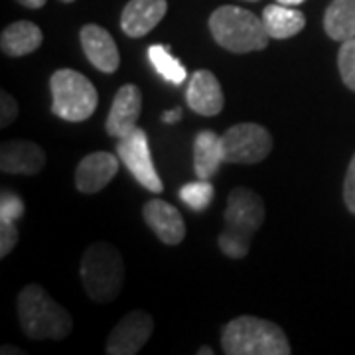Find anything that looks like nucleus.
<instances>
[{
	"label": "nucleus",
	"mask_w": 355,
	"mask_h": 355,
	"mask_svg": "<svg viewBox=\"0 0 355 355\" xmlns=\"http://www.w3.org/2000/svg\"><path fill=\"white\" fill-rule=\"evenodd\" d=\"M225 229L219 233V249L229 259H245L251 249L254 233L263 227L265 203L249 188H235L229 193L225 207Z\"/></svg>",
	"instance_id": "1"
},
{
	"label": "nucleus",
	"mask_w": 355,
	"mask_h": 355,
	"mask_svg": "<svg viewBox=\"0 0 355 355\" xmlns=\"http://www.w3.org/2000/svg\"><path fill=\"white\" fill-rule=\"evenodd\" d=\"M18 320L26 338L40 340H65L73 320L64 306L58 304L40 284H28L18 294Z\"/></svg>",
	"instance_id": "2"
},
{
	"label": "nucleus",
	"mask_w": 355,
	"mask_h": 355,
	"mask_svg": "<svg viewBox=\"0 0 355 355\" xmlns=\"http://www.w3.org/2000/svg\"><path fill=\"white\" fill-rule=\"evenodd\" d=\"M221 347L227 355H291L284 330L275 322L257 316H237L221 334Z\"/></svg>",
	"instance_id": "3"
},
{
	"label": "nucleus",
	"mask_w": 355,
	"mask_h": 355,
	"mask_svg": "<svg viewBox=\"0 0 355 355\" xmlns=\"http://www.w3.org/2000/svg\"><path fill=\"white\" fill-rule=\"evenodd\" d=\"M81 282L93 302L109 304L123 291L125 263L123 254L111 243L97 241L89 245L81 259Z\"/></svg>",
	"instance_id": "4"
},
{
	"label": "nucleus",
	"mask_w": 355,
	"mask_h": 355,
	"mask_svg": "<svg viewBox=\"0 0 355 355\" xmlns=\"http://www.w3.org/2000/svg\"><path fill=\"white\" fill-rule=\"evenodd\" d=\"M209 30L217 44L231 53L263 51L270 40L263 18L231 4L219 6L211 12Z\"/></svg>",
	"instance_id": "5"
},
{
	"label": "nucleus",
	"mask_w": 355,
	"mask_h": 355,
	"mask_svg": "<svg viewBox=\"0 0 355 355\" xmlns=\"http://www.w3.org/2000/svg\"><path fill=\"white\" fill-rule=\"evenodd\" d=\"M50 89L51 113L67 123H83L97 111V89L76 69H58L50 79Z\"/></svg>",
	"instance_id": "6"
},
{
	"label": "nucleus",
	"mask_w": 355,
	"mask_h": 355,
	"mask_svg": "<svg viewBox=\"0 0 355 355\" xmlns=\"http://www.w3.org/2000/svg\"><path fill=\"white\" fill-rule=\"evenodd\" d=\"M221 148L229 164H259L272 153V135L257 123H239L221 135Z\"/></svg>",
	"instance_id": "7"
},
{
	"label": "nucleus",
	"mask_w": 355,
	"mask_h": 355,
	"mask_svg": "<svg viewBox=\"0 0 355 355\" xmlns=\"http://www.w3.org/2000/svg\"><path fill=\"white\" fill-rule=\"evenodd\" d=\"M116 156L121 158L123 164L127 166L128 172L132 174V178L144 190L154 191V193H160L164 190V184H162V180L154 168L148 137L142 128L137 127L130 135L119 139Z\"/></svg>",
	"instance_id": "8"
},
{
	"label": "nucleus",
	"mask_w": 355,
	"mask_h": 355,
	"mask_svg": "<svg viewBox=\"0 0 355 355\" xmlns=\"http://www.w3.org/2000/svg\"><path fill=\"white\" fill-rule=\"evenodd\" d=\"M153 330V316L144 310H132L109 334L105 352L109 355H137L150 340Z\"/></svg>",
	"instance_id": "9"
},
{
	"label": "nucleus",
	"mask_w": 355,
	"mask_h": 355,
	"mask_svg": "<svg viewBox=\"0 0 355 355\" xmlns=\"http://www.w3.org/2000/svg\"><path fill=\"white\" fill-rule=\"evenodd\" d=\"M140 111H142V91L135 83L123 85L116 91L105 121L107 135L116 140L130 135L137 128Z\"/></svg>",
	"instance_id": "10"
},
{
	"label": "nucleus",
	"mask_w": 355,
	"mask_h": 355,
	"mask_svg": "<svg viewBox=\"0 0 355 355\" xmlns=\"http://www.w3.org/2000/svg\"><path fill=\"white\" fill-rule=\"evenodd\" d=\"M81 48L89 64L103 73H114L121 65V53L113 36L97 24H85L79 32Z\"/></svg>",
	"instance_id": "11"
},
{
	"label": "nucleus",
	"mask_w": 355,
	"mask_h": 355,
	"mask_svg": "<svg viewBox=\"0 0 355 355\" xmlns=\"http://www.w3.org/2000/svg\"><path fill=\"white\" fill-rule=\"evenodd\" d=\"M186 101L193 113L202 114V116H216L223 111L225 95H223L219 79L211 71L198 69L188 83Z\"/></svg>",
	"instance_id": "12"
},
{
	"label": "nucleus",
	"mask_w": 355,
	"mask_h": 355,
	"mask_svg": "<svg viewBox=\"0 0 355 355\" xmlns=\"http://www.w3.org/2000/svg\"><path fill=\"white\" fill-rule=\"evenodd\" d=\"M119 156L111 153H91L76 168V186L81 193H97L111 184L119 172Z\"/></svg>",
	"instance_id": "13"
},
{
	"label": "nucleus",
	"mask_w": 355,
	"mask_h": 355,
	"mask_svg": "<svg viewBox=\"0 0 355 355\" xmlns=\"http://www.w3.org/2000/svg\"><path fill=\"white\" fill-rule=\"evenodd\" d=\"M46 166V153L32 140H6L0 146V170L4 174L34 176Z\"/></svg>",
	"instance_id": "14"
},
{
	"label": "nucleus",
	"mask_w": 355,
	"mask_h": 355,
	"mask_svg": "<svg viewBox=\"0 0 355 355\" xmlns=\"http://www.w3.org/2000/svg\"><path fill=\"white\" fill-rule=\"evenodd\" d=\"M142 216L146 225L153 229L154 235L164 245H180L186 237L184 217L172 203L164 200H150L144 203Z\"/></svg>",
	"instance_id": "15"
},
{
	"label": "nucleus",
	"mask_w": 355,
	"mask_h": 355,
	"mask_svg": "<svg viewBox=\"0 0 355 355\" xmlns=\"http://www.w3.org/2000/svg\"><path fill=\"white\" fill-rule=\"evenodd\" d=\"M166 12V0H128L121 14V28L128 38H142L162 22Z\"/></svg>",
	"instance_id": "16"
},
{
	"label": "nucleus",
	"mask_w": 355,
	"mask_h": 355,
	"mask_svg": "<svg viewBox=\"0 0 355 355\" xmlns=\"http://www.w3.org/2000/svg\"><path fill=\"white\" fill-rule=\"evenodd\" d=\"M42 42H44V34L40 26L30 20H18L2 30L0 50L8 58H24L38 50Z\"/></svg>",
	"instance_id": "17"
},
{
	"label": "nucleus",
	"mask_w": 355,
	"mask_h": 355,
	"mask_svg": "<svg viewBox=\"0 0 355 355\" xmlns=\"http://www.w3.org/2000/svg\"><path fill=\"white\" fill-rule=\"evenodd\" d=\"M265 22L266 32L270 38L288 40L298 36L306 26L304 14L296 10L294 6H284V4H268L261 14Z\"/></svg>",
	"instance_id": "18"
},
{
	"label": "nucleus",
	"mask_w": 355,
	"mask_h": 355,
	"mask_svg": "<svg viewBox=\"0 0 355 355\" xmlns=\"http://www.w3.org/2000/svg\"><path fill=\"white\" fill-rule=\"evenodd\" d=\"M225 162L221 137L214 130H202L193 140V170L200 180H211L219 172V166Z\"/></svg>",
	"instance_id": "19"
},
{
	"label": "nucleus",
	"mask_w": 355,
	"mask_h": 355,
	"mask_svg": "<svg viewBox=\"0 0 355 355\" xmlns=\"http://www.w3.org/2000/svg\"><path fill=\"white\" fill-rule=\"evenodd\" d=\"M324 30L340 44L355 38V0H331L324 12Z\"/></svg>",
	"instance_id": "20"
},
{
	"label": "nucleus",
	"mask_w": 355,
	"mask_h": 355,
	"mask_svg": "<svg viewBox=\"0 0 355 355\" xmlns=\"http://www.w3.org/2000/svg\"><path fill=\"white\" fill-rule=\"evenodd\" d=\"M148 60L154 65V69L164 77L166 81H170L174 85H182L188 79L186 67L170 53V46H158V44L150 46L148 48Z\"/></svg>",
	"instance_id": "21"
},
{
	"label": "nucleus",
	"mask_w": 355,
	"mask_h": 355,
	"mask_svg": "<svg viewBox=\"0 0 355 355\" xmlns=\"http://www.w3.org/2000/svg\"><path fill=\"white\" fill-rule=\"evenodd\" d=\"M178 196H180V200L186 203L190 209H193V211H203L209 203L214 202L216 190L209 184V180H200L198 178V182H190V184L182 186L180 191H178Z\"/></svg>",
	"instance_id": "22"
},
{
	"label": "nucleus",
	"mask_w": 355,
	"mask_h": 355,
	"mask_svg": "<svg viewBox=\"0 0 355 355\" xmlns=\"http://www.w3.org/2000/svg\"><path fill=\"white\" fill-rule=\"evenodd\" d=\"M338 69L343 85L355 93V38L342 42L338 51Z\"/></svg>",
	"instance_id": "23"
},
{
	"label": "nucleus",
	"mask_w": 355,
	"mask_h": 355,
	"mask_svg": "<svg viewBox=\"0 0 355 355\" xmlns=\"http://www.w3.org/2000/svg\"><path fill=\"white\" fill-rule=\"evenodd\" d=\"M22 216H24V202L12 191H2V196H0V219L18 221Z\"/></svg>",
	"instance_id": "24"
},
{
	"label": "nucleus",
	"mask_w": 355,
	"mask_h": 355,
	"mask_svg": "<svg viewBox=\"0 0 355 355\" xmlns=\"http://www.w3.org/2000/svg\"><path fill=\"white\" fill-rule=\"evenodd\" d=\"M18 239H20V231L16 227V223L10 219H0V257L2 259L8 253H12Z\"/></svg>",
	"instance_id": "25"
},
{
	"label": "nucleus",
	"mask_w": 355,
	"mask_h": 355,
	"mask_svg": "<svg viewBox=\"0 0 355 355\" xmlns=\"http://www.w3.org/2000/svg\"><path fill=\"white\" fill-rule=\"evenodd\" d=\"M16 116H18V103L10 93L2 91L0 93V127L12 125Z\"/></svg>",
	"instance_id": "26"
},
{
	"label": "nucleus",
	"mask_w": 355,
	"mask_h": 355,
	"mask_svg": "<svg viewBox=\"0 0 355 355\" xmlns=\"http://www.w3.org/2000/svg\"><path fill=\"white\" fill-rule=\"evenodd\" d=\"M343 202L355 216V154L352 156V162L347 166L345 180H343Z\"/></svg>",
	"instance_id": "27"
},
{
	"label": "nucleus",
	"mask_w": 355,
	"mask_h": 355,
	"mask_svg": "<svg viewBox=\"0 0 355 355\" xmlns=\"http://www.w3.org/2000/svg\"><path fill=\"white\" fill-rule=\"evenodd\" d=\"M162 121H164V123H170V125H174V123H178V121H182V109L176 107V109H172V111H166V113L162 114Z\"/></svg>",
	"instance_id": "28"
},
{
	"label": "nucleus",
	"mask_w": 355,
	"mask_h": 355,
	"mask_svg": "<svg viewBox=\"0 0 355 355\" xmlns=\"http://www.w3.org/2000/svg\"><path fill=\"white\" fill-rule=\"evenodd\" d=\"M18 4H22L26 8H32V10H38V8H44L48 0H16Z\"/></svg>",
	"instance_id": "29"
},
{
	"label": "nucleus",
	"mask_w": 355,
	"mask_h": 355,
	"mask_svg": "<svg viewBox=\"0 0 355 355\" xmlns=\"http://www.w3.org/2000/svg\"><path fill=\"white\" fill-rule=\"evenodd\" d=\"M0 354L2 355H22L24 354V349H18V347H14V345H2V349H0Z\"/></svg>",
	"instance_id": "30"
},
{
	"label": "nucleus",
	"mask_w": 355,
	"mask_h": 355,
	"mask_svg": "<svg viewBox=\"0 0 355 355\" xmlns=\"http://www.w3.org/2000/svg\"><path fill=\"white\" fill-rule=\"evenodd\" d=\"M280 4H284V6H298V4H302L304 0H277Z\"/></svg>",
	"instance_id": "31"
},
{
	"label": "nucleus",
	"mask_w": 355,
	"mask_h": 355,
	"mask_svg": "<svg viewBox=\"0 0 355 355\" xmlns=\"http://www.w3.org/2000/svg\"><path fill=\"white\" fill-rule=\"evenodd\" d=\"M198 354H200V355H214V349H211V347H207V345H203V347H200V349H198Z\"/></svg>",
	"instance_id": "32"
},
{
	"label": "nucleus",
	"mask_w": 355,
	"mask_h": 355,
	"mask_svg": "<svg viewBox=\"0 0 355 355\" xmlns=\"http://www.w3.org/2000/svg\"><path fill=\"white\" fill-rule=\"evenodd\" d=\"M62 2H67V4H69V2H76V0H62Z\"/></svg>",
	"instance_id": "33"
},
{
	"label": "nucleus",
	"mask_w": 355,
	"mask_h": 355,
	"mask_svg": "<svg viewBox=\"0 0 355 355\" xmlns=\"http://www.w3.org/2000/svg\"><path fill=\"white\" fill-rule=\"evenodd\" d=\"M247 2H257V0H247Z\"/></svg>",
	"instance_id": "34"
}]
</instances>
